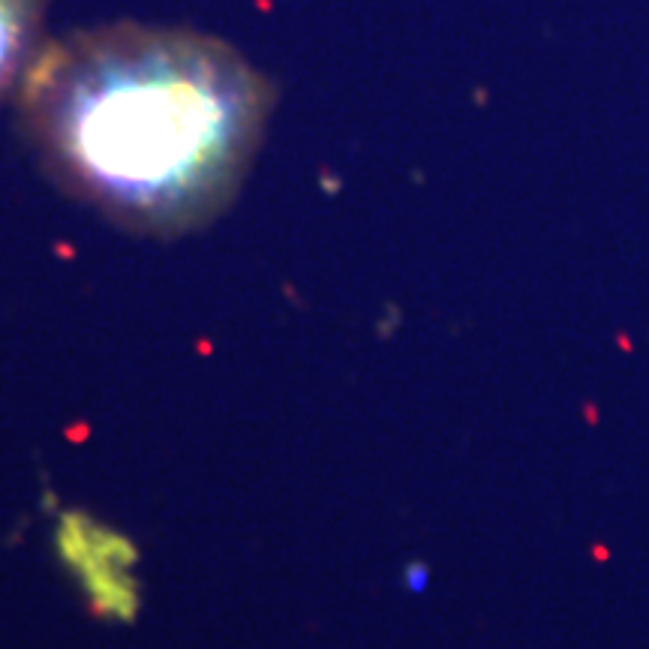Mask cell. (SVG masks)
I'll return each instance as SVG.
<instances>
[{
	"instance_id": "2",
	"label": "cell",
	"mask_w": 649,
	"mask_h": 649,
	"mask_svg": "<svg viewBox=\"0 0 649 649\" xmlns=\"http://www.w3.org/2000/svg\"><path fill=\"white\" fill-rule=\"evenodd\" d=\"M49 9L51 0H0V99L18 94L46 46Z\"/></svg>"
},
{
	"instance_id": "1",
	"label": "cell",
	"mask_w": 649,
	"mask_h": 649,
	"mask_svg": "<svg viewBox=\"0 0 649 649\" xmlns=\"http://www.w3.org/2000/svg\"><path fill=\"white\" fill-rule=\"evenodd\" d=\"M277 99L271 75L217 33L106 21L46 39L18 87V115L66 196L169 241L238 199Z\"/></svg>"
}]
</instances>
